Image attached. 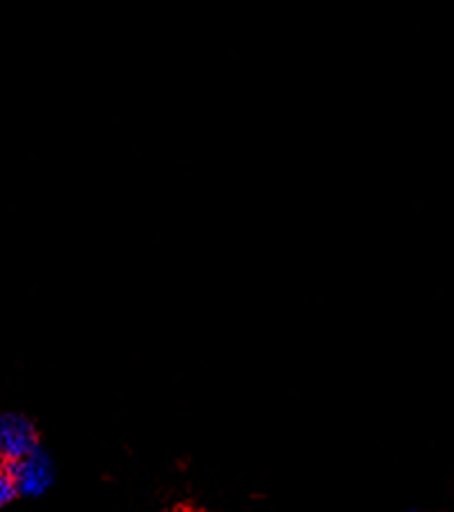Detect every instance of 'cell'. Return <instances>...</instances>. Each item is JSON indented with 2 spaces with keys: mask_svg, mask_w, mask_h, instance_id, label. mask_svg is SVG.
<instances>
[{
  "mask_svg": "<svg viewBox=\"0 0 454 512\" xmlns=\"http://www.w3.org/2000/svg\"><path fill=\"white\" fill-rule=\"evenodd\" d=\"M39 447V434L30 418L18 411L0 414V461L12 465Z\"/></svg>",
  "mask_w": 454,
  "mask_h": 512,
  "instance_id": "1",
  "label": "cell"
},
{
  "mask_svg": "<svg viewBox=\"0 0 454 512\" xmlns=\"http://www.w3.org/2000/svg\"><path fill=\"white\" fill-rule=\"evenodd\" d=\"M16 481V490L21 497H43L54 483V463L48 452L36 447L32 454L9 465Z\"/></svg>",
  "mask_w": 454,
  "mask_h": 512,
  "instance_id": "2",
  "label": "cell"
},
{
  "mask_svg": "<svg viewBox=\"0 0 454 512\" xmlns=\"http://www.w3.org/2000/svg\"><path fill=\"white\" fill-rule=\"evenodd\" d=\"M16 497H18V490H16L12 468H9L7 463L0 465V508L12 504Z\"/></svg>",
  "mask_w": 454,
  "mask_h": 512,
  "instance_id": "3",
  "label": "cell"
},
{
  "mask_svg": "<svg viewBox=\"0 0 454 512\" xmlns=\"http://www.w3.org/2000/svg\"><path fill=\"white\" fill-rule=\"evenodd\" d=\"M178 512H187V510H178Z\"/></svg>",
  "mask_w": 454,
  "mask_h": 512,
  "instance_id": "4",
  "label": "cell"
}]
</instances>
